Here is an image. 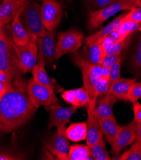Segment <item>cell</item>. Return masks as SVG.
<instances>
[{"label":"cell","instance_id":"1","mask_svg":"<svg viewBox=\"0 0 141 160\" xmlns=\"http://www.w3.org/2000/svg\"><path fill=\"white\" fill-rule=\"evenodd\" d=\"M26 81L22 78L13 81V87L0 97V135L16 131L24 126L36 112L31 103Z\"/></svg>","mask_w":141,"mask_h":160},{"label":"cell","instance_id":"2","mask_svg":"<svg viewBox=\"0 0 141 160\" xmlns=\"http://www.w3.org/2000/svg\"><path fill=\"white\" fill-rule=\"evenodd\" d=\"M0 70L13 80L21 77L22 74L15 52L12 37H10L4 29L0 35Z\"/></svg>","mask_w":141,"mask_h":160},{"label":"cell","instance_id":"3","mask_svg":"<svg viewBox=\"0 0 141 160\" xmlns=\"http://www.w3.org/2000/svg\"><path fill=\"white\" fill-rule=\"evenodd\" d=\"M71 59L82 72L83 88L88 91L90 100H95L93 98V88L100 79L101 65L90 62L83 56L82 52L78 51L73 53Z\"/></svg>","mask_w":141,"mask_h":160},{"label":"cell","instance_id":"4","mask_svg":"<svg viewBox=\"0 0 141 160\" xmlns=\"http://www.w3.org/2000/svg\"><path fill=\"white\" fill-rule=\"evenodd\" d=\"M20 19L31 37H41L46 33V29L41 18V6L38 3H29L28 1L22 7Z\"/></svg>","mask_w":141,"mask_h":160},{"label":"cell","instance_id":"5","mask_svg":"<svg viewBox=\"0 0 141 160\" xmlns=\"http://www.w3.org/2000/svg\"><path fill=\"white\" fill-rule=\"evenodd\" d=\"M136 7L134 0H114L107 6L90 13L88 28L90 30L95 29L118 12L122 10L129 11Z\"/></svg>","mask_w":141,"mask_h":160},{"label":"cell","instance_id":"6","mask_svg":"<svg viewBox=\"0 0 141 160\" xmlns=\"http://www.w3.org/2000/svg\"><path fill=\"white\" fill-rule=\"evenodd\" d=\"M36 39V37H32L24 45H17L14 43L15 52L22 73L31 72L37 64L38 49Z\"/></svg>","mask_w":141,"mask_h":160},{"label":"cell","instance_id":"7","mask_svg":"<svg viewBox=\"0 0 141 160\" xmlns=\"http://www.w3.org/2000/svg\"><path fill=\"white\" fill-rule=\"evenodd\" d=\"M55 29L46 30L44 35L36 39L38 49V63L45 67L51 65L57 60V42L55 39Z\"/></svg>","mask_w":141,"mask_h":160},{"label":"cell","instance_id":"8","mask_svg":"<svg viewBox=\"0 0 141 160\" xmlns=\"http://www.w3.org/2000/svg\"><path fill=\"white\" fill-rule=\"evenodd\" d=\"M26 89L31 103L36 109L40 106L59 104V103L54 91L38 84L33 78L28 81Z\"/></svg>","mask_w":141,"mask_h":160},{"label":"cell","instance_id":"9","mask_svg":"<svg viewBox=\"0 0 141 160\" xmlns=\"http://www.w3.org/2000/svg\"><path fill=\"white\" fill-rule=\"evenodd\" d=\"M57 40V59H59L66 54L73 53L81 47L83 41V33L75 29L59 33Z\"/></svg>","mask_w":141,"mask_h":160},{"label":"cell","instance_id":"10","mask_svg":"<svg viewBox=\"0 0 141 160\" xmlns=\"http://www.w3.org/2000/svg\"><path fill=\"white\" fill-rule=\"evenodd\" d=\"M66 130V124L58 127L57 133L44 142L45 147L55 156V159L68 160L70 146Z\"/></svg>","mask_w":141,"mask_h":160},{"label":"cell","instance_id":"11","mask_svg":"<svg viewBox=\"0 0 141 160\" xmlns=\"http://www.w3.org/2000/svg\"><path fill=\"white\" fill-rule=\"evenodd\" d=\"M41 14L43 24L47 31H52L60 24L63 10L56 0H41Z\"/></svg>","mask_w":141,"mask_h":160},{"label":"cell","instance_id":"12","mask_svg":"<svg viewBox=\"0 0 141 160\" xmlns=\"http://www.w3.org/2000/svg\"><path fill=\"white\" fill-rule=\"evenodd\" d=\"M87 109V145L92 146L103 139L100 118L96 112V100H90L86 105Z\"/></svg>","mask_w":141,"mask_h":160},{"label":"cell","instance_id":"13","mask_svg":"<svg viewBox=\"0 0 141 160\" xmlns=\"http://www.w3.org/2000/svg\"><path fill=\"white\" fill-rule=\"evenodd\" d=\"M136 126L137 122L135 121L121 126L116 138L111 146V153L113 156H119L124 148L132 144L135 140Z\"/></svg>","mask_w":141,"mask_h":160},{"label":"cell","instance_id":"14","mask_svg":"<svg viewBox=\"0 0 141 160\" xmlns=\"http://www.w3.org/2000/svg\"><path fill=\"white\" fill-rule=\"evenodd\" d=\"M45 109L50 113L49 128L58 127L69 122L70 118L76 112L78 108L74 106L64 107L59 104H51L45 106Z\"/></svg>","mask_w":141,"mask_h":160},{"label":"cell","instance_id":"15","mask_svg":"<svg viewBox=\"0 0 141 160\" xmlns=\"http://www.w3.org/2000/svg\"><path fill=\"white\" fill-rule=\"evenodd\" d=\"M28 2V0H3L0 4V22L6 26Z\"/></svg>","mask_w":141,"mask_h":160},{"label":"cell","instance_id":"16","mask_svg":"<svg viewBox=\"0 0 141 160\" xmlns=\"http://www.w3.org/2000/svg\"><path fill=\"white\" fill-rule=\"evenodd\" d=\"M22 7L19 10V11L13 19L11 26L12 37L14 43L17 45H26L27 43H28L31 38L22 24L20 19V15Z\"/></svg>","mask_w":141,"mask_h":160},{"label":"cell","instance_id":"17","mask_svg":"<svg viewBox=\"0 0 141 160\" xmlns=\"http://www.w3.org/2000/svg\"><path fill=\"white\" fill-rule=\"evenodd\" d=\"M136 81L137 78H127L121 77L111 86L107 92L115 96L117 99L127 102L129 101L128 97L130 88Z\"/></svg>","mask_w":141,"mask_h":160},{"label":"cell","instance_id":"18","mask_svg":"<svg viewBox=\"0 0 141 160\" xmlns=\"http://www.w3.org/2000/svg\"><path fill=\"white\" fill-rule=\"evenodd\" d=\"M125 15H126V13L120 15L118 17L115 18L113 21L109 23L97 33L88 36L86 38L87 46H90L96 42H101L109 34H111L112 32L115 31L116 28L123 22Z\"/></svg>","mask_w":141,"mask_h":160},{"label":"cell","instance_id":"19","mask_svg":"<svg viewBox=\"0 0 141 160\" xmlns=\"http://www.w3.org/2000/svg\"><path fill=\"white\" fill-rule=\"evenodd\" d=\"M101 128L107 142L112 146L120 130L121 126L117 123L116 118L100 119Z\"/></svg>","mask_w":141,"mask_h":160},{"label":"cell","instance_id":"20","mask_svg":"<svg viewBox=\"0 0 141 160\" xmlns=\"http://www.w3.org/2000/svg\"><path fill=\"white\" fill-rule=\"evenodd\" d=\"M117 98L107 92L104 98L96 106V112L100 119L102 118H115L113 114V106L116 103Z\"/></svg>","mask_w":141,"mask_h":160},{"label":"cell","instance_id":"21","mask_svg":"<svg viewBox=\"0 0 141 160\" xmlns=\"http://www.w3.org/2000/svg\"><path fill=\"white\" fill-rule=\"evenodd\" d=\"M66 133L68 139L73 142H76L87 139V122L71 124L69 126L66 128Z\"/></svg>","mask_w":141,"mask_h":160},{"label":"cell","instance_id":"22","mask_svg":"<svg viewBox=\"0 0 141 160\" xmlns=\"http://www.w3.org/2000/svg\"><path fill=\"white\" fill-rule=\"evenodd\" d=\"M87 49L83 56L88 61L96 65H101L105 58V53L102 49L101 42H96L90 46H87Z\"/></svg>","mask_w":141,"mask_h":160},{"label":"cell","instance_id":"23","mask_svg":"<svg viewBox=\"0 0 141 160\" xmlns=\"http://www.w3.org/2000/svg\"><path fill=\"white\" fill-rule=\"evenodd\" d=\"M31 73H32L33 79L36 82L54 91L55 88V83L47 74L45 66L37 63L31 70Z\"/></svg>","mask_w":141,"mask_h":160},{"label":"cell","instance_id":"24","mask_svg":"<svg viewBox=\"0 0 141 160\" xmlns=\"http://www.w3.org/2000/svg\"><path fill=\"white\" fill-rule=\"evenodd\" d=\"M69 160H88L93 159L90 154L88 146L76 144L71 146L68 152Z\"/></svg>","mask_w":141,"mask_h":160},{"label":"cell","instance_id":"25","mask_svg":"<svg viewBox=\"0 0 141 160\" xmlns=\"http://www.w3.org/2000/svg\"><path fill=\"white\" fill-rule=\"evenodd\" d=\"M90 154L93 159L96 160H109L112 158L109 156L107 151L105 142L103 139L101 140L95 144L89 146Z\"/></svg>","mask_w":141,"mask_h":160},{"label":"cell","instance_id":"26","mask_svg":"<svg viewBox=\"0 0 141 160\" xmlns=\"http://www.w3.org/2000/svg\"><path fill=\"white\" fill-rule=\"evenodd\" d=\"M130 69L135 78L141 77V35L130 60Z\"/></svg>","mask_w":141,"mask_h":160},{"label":"cell","instance_id":"27","mask_svg":"<svg viewBox=\"0 0 141 160\" xmlns=\"http://www.w3.org/2000/svg\"><path fill=\"white\" fill-rule=\"evenodd\" d=\"M117 159L141 160V141L134 143L129 150L123 153Z\"/></svg>","mask_w":141,"mask_h":160},{"label":"cell","instance_id":"28","mask_svg":"<svg viewBox=\"0 0 141 160\" xmlns=\"http://www.w3.org/2000/svg\"><path fill=\"white\" fill-rule=\"evenodd\" d=\"M140 28V25L133 22H123L116 29L121 38H125L130 36Z\"/></svg>","mask_w":141,"mask_h":160},{"label":"cell","instance_id":"29","mask_svg":"<svg viewBox=\"0 0 141 160\" xmlns=\"http://www.w3.org/2000/svg\"><path fill=\"white\" fill-rule=\"evenodd\" d=\"M13 81L9 75L0 70V97L13 87Z\"/></svg>","mask_w":141,"mask_h":160},{"label":"cell","instance_id":"30","mask_svg":"<svg viewBox=\"0 0 141 160\" xmlns=\"http://www.w3.org/2000/svg\"><path fill=\"white\" fill-rule=\"evenodd\" d=\"M109 89V80L99 79L93 88V98L97 100L99 97L106 95Z\"/></svg>","mask_w":141,"mask_h":160},{"label":"cell","instance_id":"31","mask_svg":"<svg viewBox=\"0 0 141 160\" xmlns=\"http://www.w3.org/2000/svg\"><path fill=\"white\" fill-rule=\"evenodd\" d=\"M129 37L122 39L109 47L105 51V56L112 54H120L129 41Z\"/></svg>","mask_w":141,"mask_h":160},{"label":"cell","instance_id":"32","mask_svg":"<svg viewBox=\"0 0 141 160\" xmlns=\"http://www.w3.org/2000/svg\"><path fill=\"white\" fill-rule=\"evenodd\" d=\"M74 92L78 108L86 106L90 102V98L89 94L84 88L76 89H74Z\"/></svg>","mask_w":141,"mask_h":160},{"label":"cell","instance_id":"33","mask_svg":"<svg viewBox=\"0 0 141 160\" xmlns=\"http://www.w3.org/2000/svg\"><path fill=\"white\" fill-rule=\"evenodd\" d=\"M124 22H133L140 25L141 22V8L136 7L126 13Z\"/></svg>","mask_w":141,"mask_h":160},{"label":"cell","instance_id":"34","mask_svg":"<svg viewBox=\"0 0 141 160\" xmlns=\"http://www.w3.org/2000/svg\"><path fill=\"white\" fill-rule=\"evenodd\" d=\"M128 99L129 101L133 103H136L139 99H141V82H135L132 84L129 93Z\"/></svg>","mask_w":141,"mask_h":160},{"label":"cell","instance_id":"35","mask_svg":"<svg viewBox=\"0 0 141 160\" xmlns=\"http://www.w3.org/2000/svg\"><path fill=\"white\" fill-rule=\"evenodd\" d=\"M121 59L117 61L115 64L110 68V76L109 78V88L120 78H121Z\"/></svg>","mask_w":141,"mask_h":160},{"label":"cell","instance_id":"36","mask_svg":"<svg viewBox=\"0 0 141 160\" xmlns=\"http://www.w3.org/2000/svg\"><path fill=\"white\" fill-rule=\"evenodd\" d=\"M61 97L62 98L64 99V100L66 102H67L68 103L70 104L72 106H74V107H76L78 108L74 89L63 91V92H62V94L61 95Z\"/></svg>","mask_w":141,"mask_h":160},{"label":"cell","instance_id":"37","mask_svg":"<svg viewBox=\"0 0 141 160\" xmlns=\"http://www.w3.org/2000/svg\"><path fill=\"white\" fill-rule=\"evenodd\" d=\"M88 6L92 9L99 10L112 3L114 0H86Z\"/></svg>","mask_w":141,"mask_h":160},{"label":"cell","instance_id":"38","mask_svg":"<svg viewBox=\"0 0 141 160\" xmlns=\"http://www.w3.org/2000/svg\"><path fill=\"white\" fill-rule=\"evenodd\" d=\"M121 59V56L120 54H112V55H107L104 58L101 65L106 67L111 68L114 64L117 61Z\"/></svg>","mask_w":141,"mask_h":160},{"label":"cell","instance_id":"39","mask_svg":"<svg viewBox=\"0 0 141 160\" xmlns=\"http://www.w3.org/2000/svg\"><path fill=\"white\" fill-rule=\"evenodd\" d=\"M133 109L134 113V120L135 122L141 121V104L138 102L133 103Z\"/></svg>","mask_w":141,"mask_h":160},{"label":"cell","instance_id":"40","mask_svg":"<svg viewBox=\"0 0 141 160\" xmlns=\"http://www.w3.org/2000/svg\"><path fill=\"white\" fill-rule=\"evenodd\" d=\"M110 72H111V68H110L103 67V66L101 65L100 79L109 80V76H110Z\"/></svg>","mask_w":141,"mask_h":160},{"label":"cell","instance_id":"41","mask_svg":"<svg viewBox=\"0 0 141 160\" xmlns=\"http://www.w3.org/2000/svg\"><path fill=\"white\" fill-rule=\"evenodd\" d=\"M137 126H136V142H140L141 141V121L140 122H136Z\"/></svg>","mask_w":141,"mask_h":160},{"label":"cell","instance_id":"42","mask_svg":"<svg viewBox=\"0 0 141 160\" xmlns=\"http://www.w3.org/2000/svg\"><path fill=\"white\" fill-rule=\"evenodd\" d=\"M134 2L137 7L141 8V0H134Z\"/></svg>","mask_w":141,"mask_h":160},{"label":"cell","instance_id":"43","mask_svg":"<svg viewBox=\"0 0 141 160\" xmlns=\"http://www.w3.org/2000/svg\"><path fill=\"white\" fill-rule=\"evenodd\" d=\"M3 25L2 24V23H1V22H0V35H2V33H3Z\"/></svg>","mask_w":141,"mask_h":160},{"label":"cell","instance_id":"44","mask_svg":"<svg viewBox=\"0 0 141 160\" xmlns=\"http://www.w3.org/2000/svg\"><path fill=\"white\" fill-rule=\"evenodd\" d=\"M66 1H67V2H69V3H71V2H73V0H66Z\"/></svg>","mask_w":141,"mask_h":160},{"label":"cell","instance_id":"45","mask_svg":"<svg viewBox=\"0 0 141 160\" xmlns=\"http://www.w3.org/2000/svg\"><path fill=\"white\" fill-rule=\"evenodd\" d=\"M3 1V0H0V3H2Z\"/></svg>","mask_w":141,"mask_h":160},{"label":"cell","instance_id":"46","mask_svg":"<svg viewBox=\"0 0 141 160\" xmlns=\"http://www.w3.org/2000/svg\"><path fill=\"white\" fill-rule=\"evenodd\" d=\"M140 27H141V22H140Z\"/></svg>","mask_w":141,"mask_h":160}]
</instances>
